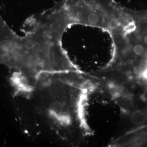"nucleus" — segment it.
Here are the masks:
<instances>
[{"instance_id": "7", "label": "nucleus", "mask_w": 147, "mask_h": 147, "mask_svg": "<svg viewBox=\"0 0 147 147\" xmlns=\"http://www.w3.org/2000/svg\"><path fill=\"white\" fill-rule=\"evenodd\" d=\"M133 140L132 143L135 146H141L145 143V138L143 136H138Z\"/></svg>"}, {"instance_id": "3", "label": "nucleus", "mask_w": 147, "mask_h": 147, "mask_svg": "<svg viewBox=\"0 0 147 147\" xmlns=\"http://www.w3.org/2000/svg\"><path fill=\"white\" fill-rule=\"evenodd\" d=\"M30 78L21 71L14 72L10 78V82L15 88V94H29L34 90V87L30 82Z\"/></svg>"}, {"instance_id": "5", "label": "nucleus", "mask_w": 147, "mask_h": 147, "mask_svg": "<svg viewBox=\"0 0 147 147\" xmlns=\"http://www.w3.org/2000/svg\"><path fill=\"white\" fill-rule=\"evenodd\" d=\"M146 116L144 113L140 110H137L132 113L131 116V122L136 125H141L144 123Z\"/></svg>"}, {"instance_id": "6", "label": "nucleus", "mask_w": 147, "mask_h": 147, "mask_svg": "<svg viewBox=\"0 0 147 147\" xmlns=\"http://www.w3.org/2000/svg\"><path fill=\"white\" fill-rule=\"evenodd\" d=\"M109 92L112 96L116 98L120 97L123 95V92L120 87L114 85L109 87Z\"/></svg>"}, {"instance_id": "2", "label": "nucleus", "mask_w": 147, "mask_h": 147, "mask_svg": "<svg viewBox=\"0 0 147 147\" xmlns=\"http://www.w3.org/2000/svg\"><path fill=\"white\" fill-rule=\"evenodd\" d=\"M17 35L0 14V63L10 67L15 60L21 42Z\"/></svg>"}, {"instance_id": "4", "label": "nucleus", "mask_w": 147, "mask_h": 147, "mask_svg": "<svg viewBox=\"0 0 147 147\" xmlns=\"http://www.w3.org/2000/svg\"><path fill=\"white\" fill-rule=\"evenodd\" d=\"M136 28L134 30L137 39L147 48V22H135Z\"/></svg>"}, {"instance_id": "1", "label": "nucleus", "mask_w": 147, "mask_h": 147, "mask_svg": "<svg viewBox=\"0 0 147 147\" xmlns=\"http://www.w3.org/2000/svg\"><path fill=\"white\" fill-rule=\"evenodd\" d=\"M71 24H80L114 28L119 11L110 7L91 3V0H63L59 3Z\"/></svg>"}]
</instances>
